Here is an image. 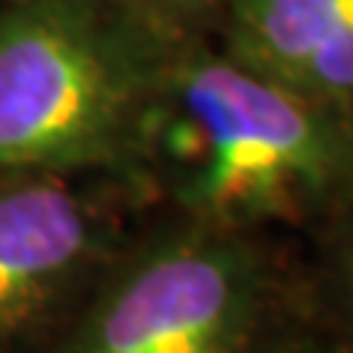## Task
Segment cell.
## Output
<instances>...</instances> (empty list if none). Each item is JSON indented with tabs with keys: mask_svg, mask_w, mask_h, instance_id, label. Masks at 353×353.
I'll use <instances>...</instances> for the list:
<instances>
[{
	"mask_svg": "<svg viewBox=\"0 0 353 353\" xmlns=\"http://www.w3.org/2000/svg\"><path fill=\"white\" fill-rule=\"evenodd\" d=\"M124 248L83 180L0 174V353H44Z\"/></svg>",
	"mask_w": 353,
	"mask_h": 353,
	"instance_id": "cell-4",
	"label": "cell"
},
{
	"mask_svg": "<svg viewBox=\"0 0 353 353\" xmlns=\"http://www.w3.org/2000/svg\"><path fill=\"white\" fill-rule=\"evenodd\" d=\"M141 185L174 218L256 236L353 215V109L241 68L218 44L174 53Z\"/></svg>",
	"mask_w": 353,
	"mask_h": 353,
	"instance_id": "cell-1",
	"label": "cell"
},
{
	"mask_svg": "<svg viewBox=\"0 0 353 353\" xmlns=\"http://www.w3.org/2000/svg\"><path fill=\"white\" fill-rule=\"evenodd\" d=\"M121 3L174 48L215 44L230 9V0H121Z\"/></svg>",
	"mask_w": 353,
	"mask_h": 353,
	"instance_id": "cell-6",
	"label": "cell"
},
{
	"mask_svg": "<svg viewBox=\"0 0 353 353\" xmlns=\"http://www.w3.org/2000/svg\"><path fill=\"white\" fill-rule=\"evenodd\" d=\"M324 250H321V294L336 318L341 333L353 347V215L324 227Z\"/></svg>",
	"mask_w": 353,
	"mask_h": 353,
	"instance_id": "cell-7",
	"label": "cell"
},
{
	"mask_svg": "<svg viewBox=\"0 0 353 353\" xmlns=\"http://www.w3.org/2000/svg\"><path fill=\"white\" fill-rule=\"evenodd\" d=\"M277 303L256 236L171 218L118 250L44 353H271Z\"/></svg>",
	"mask_w": 353,
	"mask_h": 353,
	"instance_id": "cell-3",
	"label": "cell"
},
{
	"mask_svg": "<svg viewBox=\"0 0 353 353\" xmlns=\"http://www.w3.org/2000/svg\"><path fill=\"white\" fill-rule=\"evenodd\" d=\"M215 44L265 80L353 109V0H230Z\"/></svg>",
	"mask_w": 353,
	"mask_h": 353,
	"instance_id": "cell-5",
	"label": "cell"
},
{
	"mask_svg": "<svg viewBox=\"0 0 353 353\" xmlns=\"http://www.w3.org/2000/svg\"><path fill=\"white\" fill-rule=\"evenodd\" d=\"M176 50L121 0H0V174L141 185Z\"/></svg>",
	"mask_w": 353,
	"mask_h": 353,
	"instance_id": "cell-2",
	"label": "cell"
},
{
	"mask_svg": "<svg viewBox=\"0 0 353 353\" xmlns=\"http://www.w3.org/2000/svg\"><path fill=\"white\" fill-rule=\"evenodd\" d=\"M271 353H353V347L330 345V341H318V339H280L271 347Z\"/></svg>",
	"mask_w": 353,
	"mask_h": 353,
	"instance_id": "cell-8",
	"label": "cell"
}]
</instances>
